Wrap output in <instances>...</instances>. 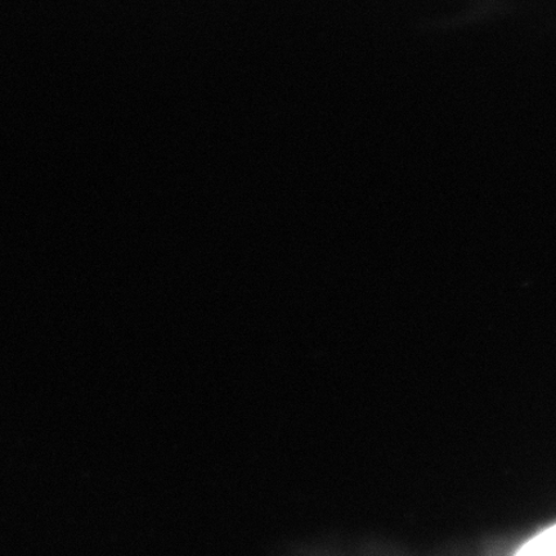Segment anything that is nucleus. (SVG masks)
<instances>
[{
  "mask_svg": "<svg viewBox=\"0 0 556 556\" xmlns=\"http://www.w3.org/2000/svg\"><path fill=\"white\" fill-rule=\"evenodd\" d=\"M520 555H556V526L548 528L520 548Z\"/></svg>",
  "mask_w": 556,
  "mask_h": 556,
  "instance_id": "obj_1",
  "label": "nucleus"
}]
</instances>
